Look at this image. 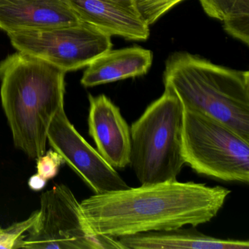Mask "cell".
<instances>
[{"label": "cell", "instance_id": "7a4b0ae2", "mask_svg": "<svg viewBox=\"0 0 249 249\" xmlns=\"http://www.w3.org/2000/svg\"><path fill=\"white\" fill-rule=\"evenodd\" d=\"M66 72L18 52L0 62L1 100L14 145L30 158L46 153L48 131L64 107Z\"/></svg>", "mask_w": 249, "mask_h": 249}, {"label": "cell", "instance_id": "4fadbf2b", "mask_svg": "<svg viewBox=\"0 0 249 249\" xmlns=\"http://www.w3.org/2000/svg\"><path fill=\"white\" fill-rule=\"evenodd\" d=\"M153 53L143 48L107 51L87 66L81 80L85 87H93L145 75L152 65Z\"/></svg>", "mask_w": 249, "mask_h": 249}, {"label": "cell", "instance_id": "3957f363", "mask_svg": "<svg viewBox=\"0 0 249 249\" xmlns=\"http://www.w3.org/2000/svg\"><path fill=\"white\" fill-rule=\"evenodd\" d=\"M163 83L174 90L183 107L222 122L249 141V71L176 52L166 61Z\"/></svg>", "mask_w": 249, "mask_h": 249}, {"label": "cell", "instance_id": "277c9868", "mask_svg": "<svg viewBox=\"0 0 249 249\" xmlns=\"http://www.w3.org/2000/svg\"><path fill=\"white\" fill-rule=\"evenodd\" d=\"M183 122V104L165 85L162 95L132 124L129 164L142 186L177 180L185 164Z\"/></svg>", "mask_w": 249, "mask_h": 249}, {"label": "cell", "instance_id": "5bb4252c", "mask_svg": "<svg viewBox=\"0 0 249 249\" xmlns=\"http://www.w3.org/2000/svg\"><path fill=\"white\" fill-rule=\"evenodd\" d=\"M207 15L219 20L229 35L249 43V0H199Z\"/></svg>", "mask_w": 249, "mask_h": 249}, {"label": "cell", "instance_id": "7c38bea8", "mask_svg": "<svg viewBox=\"0 0 249 249\" xmlns=\"http://www.w3.org/2000/svg\"><path fill=\"white\" fill-rule=\"evenodd\" d=\"M124 249H248V240H225L182 227L137 233L119 237Z\"/></svg>", "mask_w": 249, "mask_h": 249}, {"label": "cell", "instance_id": "e0dca14e", "mask_svg": "<svg viewBox=\"0 0 249 249\" xmlns=\"http://www.w3.org/2000/svg\"><path fill=\"white\" fill-rule=\"evenodd\" d=\"M37 160V174L46 180L53 178L64 162L63 159L54 150H50Z\"/></svg>", "mask_w": 249, "mask_h": 249}, {"label": "cell", "instance_id": "2e32d148", "mask_svg": "<svg viewBox=\"0 0 249 249\" xmlns=\"http://www.w3.org/2000/svg\"><path fill=\"white\" fill-rule=\"evenodd\" d=\"M39 211H35L28 218L15 223L5 229H0V249H16L20 240H22L38 218Z\"/></svg>", "mask_w": 249, "mask_h": 249}, {"label": "cell", "instance_id": "ba28073f", "mask_svg": "<svg viewBox=\"0 0 249 249\" xmlns=\"http://www.w3.org/2000/svg\"><path fill=\"white\" fill-rule=\"evenodd\" d=\"M47 141L95 194L129 187L116 169L110 165L75 129L62 107L55 115L48 131Z\"/></svg>", "mask_w": 249, "mask_h": 249}, {"label": "cell", "instance_id": "30bf717a", "mask_svg": "<svg viewBox=\"0 0 249 249\" xmlns=\"http://www.w3.org/2000/svg\"><path fill=\"white\" fill-rule=\"evenodd\" d=\"M81 21L109 36L126 40H145L150 26L133 0H65Z\"/></svg>", "mask_w": 249, "mask_h": 249}, {"label": "cell", "instance_id": "8fae6325", "mask_svg": "<svg viewBox=\"0 0 249 249\" xmlns=\"http://www.w3.org/2000/svg\"><path fill=\"white\" fill-rule=\"evenodd\" d=\"M81 21L65 0H0V30H46Z\"/></svg>", "mask_w": 249, "mask_h": 249}, {"label": "cell", "instance_id": "6da1fadb", "mask_svg": "<svg viewBox=\"0 0 249 249\" xmlns=\"http://www.w3.org/2000/svg\"><path fill=\"white\" fill-rule=\"evenodd\" d=\"M230 193L222 186L176 180L95 194L80 204L91 233L117 238L205 224Z\"/></svg>", "mask_w": 249, "mask_h": 249}, {"label": "cell", "instance_id": "9a60e30c", "mask_svg": "<svg viewBox=\"0 0 249 249\" xmlns=\"http://www.w3.org/2000/svg\"><path fill=\"white\" fill-rule=\"evenodd\" d=\"M145 22L151 26L185 0H133Z\"/></svg>", "mask_w": 249, "mask_h": 249}, {"label": "cell", "instance_id": "ac0fdd59", "mask_svg": "<svg viewBox=\"0 0 249 249\" xmlns=\"http://www.w3.org/2000/svg\"><path fill=\"white\" fill-rule=\"evenodd\" d=\"M47 180L43 179L38 174L32 176L29 180V186L30 189L34 191H40L44 188Z\"/></svg>", "mask_w": 249, "mask_h": 249}, {"label": "cell", "instance_id": "8992f818", "mask_svg": "<svg viewBox=\"0 0 249 249\" xmlns=\"http://www.w3.org/2000/svg\"><path fill=\"white\" fill-rule=\"evenodd\" d=\"M16 249H124L114 237L94 234L71 189L58 185L40 198L39 215Z\"/></svg>", "mask_w": 249, "mask_h": 249}, {"label": "cell", "instance_id": "9c48e42d", "mask_svg": "<svg viewBox=\"0 0 249 249\" xmlns=\"http://www.w3.org/2000/svg\"><path fill=\"white\" fill-rule=\"evenodd\" d=\"M89 132L97 151L113 168H125L130 162V128L107 96L89 94Z\"/></svg>", "mask_w": 249, "mask_h": 249}, {"label": "cell", "instance_id": "52a82bcc", "mask_svg": "<svg viewBox=\"0 0 249 249\" xmlns=\"http://www.w3.org/2000/svg\"><path fill=\"white\" fill-rule=\"evenodd\" d=\"M7 35L18 52L47 61L65 72L88 66L113 46L111 36L84 21Z\"/></svg>", "mask_w": 249, "mask_h": 249}, {"label": "cell", "instance_id": "5b68a950", "mask_svg": "<svg viewBox=\"0 0 249 249\" xmlns=\"http://www.w3.org/2000/svg\"><path fill=\"white\" fill-rule=\"evenodd\" d=\"M182 154L198 174L249 183V141L222 122L185 107Z\"/></svg>", "mask_w": 249, "mask_h": 249}]
</instances>
